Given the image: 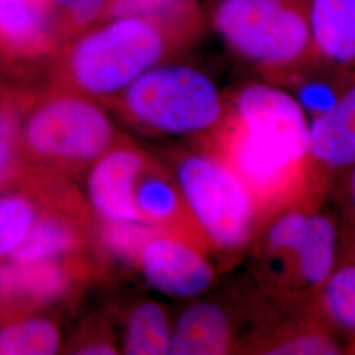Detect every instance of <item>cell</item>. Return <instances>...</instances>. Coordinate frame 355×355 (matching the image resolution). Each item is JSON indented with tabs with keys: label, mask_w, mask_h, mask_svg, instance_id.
<instances>
[{
	"label": "cell",
	"mask_w": 355,
	"mask_h": 355,
	"mask_svg": "<svg viewBox=\"0 0 355 355\" xmlns=\"http://www.w3.org/2000/svg\"><path fill=\"white\" fill-rule=\"evenodd\" d=\"M207 19L198 0H137L129 12L64 44L51 60V86L105 102L192 48Z\"/></svg>",
	"instance_id": "1"
},
{
	"label": "cell",
	"mask_w": 355,
	"mask_h": 355,
	"mask_svg": "<svg viewBox=\"0 0 355 355\" xmlns=\"http://www.w3.org/2000/svg\"><path fill=\"white\" fill-rule=\"evenodd\" d=\"M223 123V140L232 159L257 182L288 180L309 153L304 110L278 87L250 85L242 89Z\"/></svg>",
	"instance_id": "2"
},
{
	"label": "cell",
	"mask_w": 355,
	"mask_h": 355,
	"mask_svg": "<svg viewBox=\"0 0 355 355\" xmlns=\"http://www.w3.org/2000/svg\"><path fill=\"white\" fill-rule=\"evenodd\" d=\"M124 136L102 103L49 86L29 99L19 145L33 166L67 177L89 168Z\"/></svg>",
	"instance_id": "3"
},
{
	"label": "cell",
	"mask_w": 355,
	"mask_h": 355,
	"mask_svg": "<svg viewBox=\"0 0 355 355\" xmlns=\"http://www.w3.org/2000/svg\"><path fill=\"white\" fill-rule=\"evenodd\" d=\"M124 121L154 135H195L218 127L225 107L200 70L174 61L158 64L102 103Z\"/></svg>",
	"instance_id": "4"
},
{
	"label": "cell",
	"mask_w": 355,
	"mask_h": 355,
	"mask_svg": "<svg viewBox=\"0 0 355 355\" xmlns=\"http://www.w3.org/2000/svg\"><path fill=\"white\" fill-rule=\"evenodd\" d=\"M211 24L232 51L267 69L318 55L308 0H215Z\"/></svg>",
	"instance_id": "5"
},
{
	"label": "cell",
	"mask_w": 355,
	"mask_h": 355,
	"mask_svg": "<svg viewBox=\"0 0 355 355\" xmlns=\"http://www.w3.org/2000/svg\"><path fill=\"white\" fill-rule=\"evenodd\" d=\"M174 178L205 237L223 249L246 241L255 199L230 166L207 154H182Z\"/></svg>",
	"instance_id": "6"
},
{
	"label": "cell",
	"mask_w": 355,
	"mask_h": 355,
	"mask_svg": "<svg viewBox=\"0 0 355 355\" xmlns=\"http://www.w3.org/2000/svg\"><path fill=\"white\" fill-rule=\"evenodd\" d=\"M89 277L85 257L32 263L0 262V313L17 318L71 296Z\"/></svg>",
	"instance_id": "7"
},
{
	"label": "cell",
	"mask_w": 355,
	"mask_h": 355,
	"mask_svg": "<svg viewBox=\"0 0 355 355\" xmlns=\"http://www.w3.org/2000/svg\"><path fill=\"white\" fill-rule=\"evenodd\" d=\"M150 157L124 136L89 166L87 203L98 218L141 221L135 189Z\"/></svg>",
	"instance_id": "8"
},
{
	"label": "cell",
	"mask_w": 355,
	"mask_h": 355,
	"mask_svg": "<svg viewBox=\"0 0 355 355\" xmlns=\"http://www.w3.org/2000/svg\"><path fill=\"white\" fill-rule=\"evenodd\" d=\"M139 270L154 290L173 297L199 296L214 279V270L198 248L162 233L144 246Z\"/></svg>",
	"instance_id": "9"
},
{
	"label": "cell",
	"mask_w": 355,
	"mask_h": 355,
	"mask_svg": "<svg viewBox=\"0 0 355 355\" xmlns=\"http://www.w3.org/2000/svg\"><path fill=\"white\" fill-rule=\"evenodd\" d=\"M0 44L10 60H51L64 46L58 15L48 0H0Z\"/></svg>",
	"instance_id": "10"
},
{
	"label": "cell",
	"mask_w": 355,
	"mask_h": 355,
	"mask_svg": "<svg viewBox=\"0 0 355 355\" xmlns=\"http://www.w3.org/2000/svg\"><path fill=\"white\" fill-rule=\"evenodd\" d=\"M135 205L142 223L200 250L203 230L193 218L174 175L153 157L137 179Z\"/></svg>",
	"instance_id": "11"
},
{
	"label": "cell",
	"mask_w": 355,
	"mask_h": 355,
	"mask_svg": "<svg viewBox=\"0 0 355 355\" xmlns=\"http://www.w3.org/2000/svg\"><path fill=\"white\" fill-rule=\"evenodd\" d=\"M272 249H290L299 255L305 279L313 284L327 282L336 259V229L324 216L290 214L268 232Z\"/></svg>",
	"instance_id": "12"
},
{
	"label": "cell",
	"mask_w": 355,
	"mask_h": 355,
	"mask_svg": "<svg viewBox=\"0 0 355 355\" xmlns=\"http://www.w3.org/2000/svg\"><path fill=\"white\" fill-rule=\"evenodd\" d=\"M308 15L318 57L355 69V0H308Z\"/></svg>",
	"instance_id": "13"
},
{
	"label": "cell",
	"mask_w": 355,
	"mask_h": 355,
	"mask_svg": "<svg viewBox=\"0 0 355 355\" xmlns=\"http://www.w3.org/2000/svg\"><path fill=\"white\" fill-rule=\"evenodd\" d=\"M309 153L331 167L355 164V83L309 124Z\"/></svg>",
	"instance_id": "14"
},
{
	"label": "cell",
	"mask_w": 355,
	"mask_h": 355,
	"mask_svg": "<svg viewBox=\"0 0 355 355\" xmlns=\"http://www.w3.org/2000/svg\"><path fill=\"white\" fill-rule=\"evenodd\" d=\"M230 343V324L221 306L202 302L187 308L171 331L168 354H225Z\"/></svg>",
	"instance_id": "15"
},
{
	"label": "cell",
	"mask_w": 355,
	"mask_h": 355,
	"mask_svg": "<svg viewBox=\"0 0 355 355\" xmlns=\"http://www.w3.org/2000/svg\"><path fill=\"white\" fill-rule=\"evenodd\" d=\"M171 331L173 328L164 305L153 300L140 302L128 315L123 353L168 354Z\"/></svg>",
	"instance_id": "16"
},
{
	"label": "cell",
	"mask_w": 355,
	"mask_h": 355,
	"mask_svg": "<svg viewBox=\"0 0 355 355\" xmlns=\"http://www.w3.org/2000/svg\"><path fill=\"white\" fill-rule=\"evenodd\" d=\"M61 346V331L49 318L24 316L0 330V355H53Z\"/></svg>",
	"instance_id": "17"
},
{
	"label": "cell",
	"mask_w": 355,
	"mask_h": 355,
	"mask_svg": "<svg viewBox=\"0 0 355 355\" xmlns=\"http://www.w3.org/2000/svg\"><path fill=\"white\" fill-rule=\"evenodd\" d=\"M159 232L142 221H119L96 218L95 243L101 253L127 266L139 268L146 242Z\"/></svg>",
	"instance_id": "18"
},
{
	"label": "cell",
	"mask_w": 355,
	"mask_h": 355,
	"mask_svg": "<svg viewBox=\"0 0 355 355\" xmlns=\"http://www.w3.org/2000/svg\"><path fill=\"white\" fill-rule=\"evenodd\" d=\"M38 211L36 196L26 189L23 193L0 196V259L8 258L24 240Z\"/></svg>",
	"instance_id": "19"
},
{
	"label": "cell",
	"mask_w": 355,
	"mask_h": 355,
	"mask_svg": "<svg viewBox=\"0 0 355 355\" xmlns=\"http://www.w3.org/2000/svg\"><path fill=\"white\" fill-rule=\"evenodd\" d=\"M324 297L333 318L343 327L355 329V266L329 277Z\"/></svg>",
	"instance_id": "20"
},
{
	"label": "cell",
	"mask_w": 355,
	"mask_h": 355,
	"mask_svg": "<svg viewBox=\"0 0 355 355\" xmlns=\"http://www.w3.org/2000/svg\"><path fill=\"white\" fill-rule=\"evenodd\" d=\"M23 161L26 159L19 145V136H0V192L26 177Z\"/></svg>",
	"instance_id": "21"
},
{
	"label": "cell",
	"mask_w": 355,
	"mask_h": 355,
	"mask_svg": "<svg viewBox=\"0 0 355 355\" xmlns=\"http://www.w3.org/2000/svg\"><path fill=\"white\" fill-rule=\"evenodd\" d=\"M270 354L331 355L337 354L336 345L322 336H304L272 349Z\"/></svg>",
	"instance_id": "22"
},
{
	"label": "cell",
	"mask_w": 355,
	"mask_h": 355,
	"mask_svg": "<svg viewBox=\"0 0 355 355\" xmlns=\"http://www.w3.org/2000/svg\"><path fill=\"white\" fill-rule=\"evenodd\" d=\"M70 353L80 355H114L119 354V349L110 331L98 329L89 333V330H87L83 337H78V340H74Z\"/></svg>",
	"instance_id": "23"
},
{
	"label": "cell",
	"mask_w": 355,
	"mask_h": 355,
	"mask_svg": "<svg viewBox=\"0 0 355 355\" xmlns=\"http://www.w3.org/2000/svg\"><path fill=\"white\" fill-rule=\"evenodd\" d=\"M338 95L333 89L321 83L304 85L300 92L299 99H296L303 107V110H309L315 112V116L329 111L337 102Z\"/></svg>",
	"instance_id": "24"
},
{
	"label": "cell",
	"mask_w": 355,
	"mask_h": 355,
	"mask_svg": "<svg viewBox=\"0 0 355 355\" xmlns=\"http://www.w3.org/2000/svg\"><path fill=\"white\" fill-rule=\"evenodd\" d=\"M29 101H8L0 103V136H19L26 103Z\"/></svg>",
	"instance_id": "25"
},
{
	"label": "cell",
	"mask_w": 355,
	"mask_h": 355,
	"mask_svg": "<svg viewBox=\"0 0 355 355\" xmlns=\"http://www.w3.org/2000/svg\"><path fill=\"white\" fill-rule=\"evenodd\" d=\"M48 1L51 3V7L55 10L57 15H60L73 0H48Z\"/></svg>",
	"instance_id": "26"
},
{
	"label": "cell",
	"mask_w": 355,
	"mask_h": 355,
	"mask_svg": "<svg viewBox=\"0 0 355 355\" xmlns=\"http://www.w3.org/2000/svg\"><path fill=\"white\" fill-rule=\"evenodd\" d=\"M4 60H10V57L6 54V51H4L1 44H0V66H1V62H3Z\"/></svg>",
	"instance_id": "27"
},
{
	"label": "cell",
	"mask_w": 355,
	"mask_h": 355,
	"mask_svg": "<svg viewBox=\"0 0 355 355\" xmlns=\"http://www.w3.org/2000/svg\"><path fill=\"white\" fill-rule=\"evenodd\" d=\"M352 187H353V199H354L355 204V173L354 175H353V183H352Z\"/></svg>",
	"instance_id": "28"
}]
</instances>
